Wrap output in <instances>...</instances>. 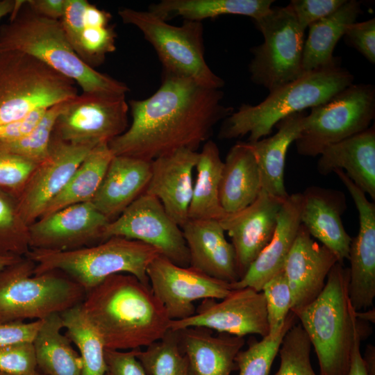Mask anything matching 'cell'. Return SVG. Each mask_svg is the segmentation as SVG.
<instances>
[{
    "instance_id": "21",
    "label": "cell",
    "mask_w": 375,
    "mask_h": 375,
    "mask_svg": "<svg viewBox=\"0 0 375 375\" xmlns=\"http://www.w3.org/2000/svg\"><path fill=\"white\" fill-rule=\"evenodd\" d=\"M198 153L181 149L151 161V176L144 192L157 198L181 228L189 219Z\"/></svg>"
},
{
    "instance_id": "50",
    "label": "cell",
    "mask_w": 375,
    "mask_h": 375,
    "mask_svg": "<svg viewBox=\"0 0 375 375\" xmlns=\"http://www.w3.org/2000/svg\"><path fill=\"white\" fill-rule=\"evenodd\" d=\"M66 0H28V7L35 14L50 19L60 20Z\"/></svg>"
},
{
    "instance_id": "1",
    "label": "cell",
    "mask_w": 375,
    "mask_h": 375,
    "mask_svg": "<svg viewBox=\"0 0 375 375\" xmlns=\"http://www.w3.org/2000/svg\"><path fill=\"white\" fill-rule=\"evenodd\" d=\"M223 97L220 90L164 72L153 94L129 101L132 122L109 147L114 156L148 161L181 149L197 151L233 112L222 103Z\"/></svg>"
},
{
    "instance_id": "49",
    "label": "cell",
    "mask_w": 375,
    "mask_h": 375,
    "mask_svg": "<svg viewBox=\"0 0 375 375\" xmlns=\"http://www.w3.org/2000/svg\"><path fill=\"white\" fill-rule=\"evenodd\" d=\"M47 109H37L24 118L0 126V142L12 141L28 135L39 124Z\"/></svg>"
},
{
    "instance_id": "24",
    "label": "cell",
    "mask_w": 375,
    "mask_h": 375,
    "mask_svg": "<svg viewBox=\"0 0 375 375\" xmlns=\"http://www.w3.org/2000/svg\"><path fill=\"white\" fill-rule=\"evenodd\" d=\"M302 201V193L288 195L279 212L270 242L251 264L244 276L231 284L232 290L251 288L261 292L263 285L283 270L301 224Z\"/></svg>"
},
{
    "instance_id": "52",
    "label": "cell",
    "mask_w": 375,
    "mask_h": 375,
    "mask_svg": "<svg viewBox=\"0 0 375 375\" xmlns=\"http://www.w3.org/2000/svg\"><path fill=\"white\" fill-rule=\"evenodd\" d=\"M368 375H375V349L372 344L366 347L364 356H362Z\"/></svg>"
},
{
    "instance_id": "51",
    "label": "cell",
    "mask_w": 375,
    "mask_h": 375,
    "mask_svg": "<svg viewBox=\"0 0 375 375\" xmlns=\"http://www.w3.org/2000/svg\"><path fill=\"white\" fill-rule=\"evenodd\" d=\"M360 330L357 320L351 355L350 367L347 375H368L360 353V341L362 337Z\"/></svg>"
},
{
    "instance_id": "20",
    "label": "cell",
    "mask_w": 375,
    "mask_h": 375,
    "mask_svg": "<svg viewBox=\"0 0 375 375\" xmlns=\"http://www.w3.org/2000/svg\"><path fill=\"white\" fill-rule=\"evenodd\" d=\"M337 262L335 255L316 242L301 224L283 268L292 294V312L317 297L329 272Z\"/></svg>"
},
{
    "instance_id": "14",
    "label": "cell",
    "mask_w": 375,
    "mask_h": 375,
    "mask_svg": "<svg viewBox=\"0 0 375 375\" xmlns=\"http://www.w3.org/2000/svg\"><path fill=\"white\" fill-rule=\"evenodd\" d=\"M150 287L164 306L171 321L188 318L196 312L194 303L200 299H222L231 284L210 277L189 266L173 263L161 254L147 270Z\"/></svg>"
},
{
    "instance_id": "55",
    "label": "cell",
    "mask_w": 375,
    "mask_h": 375,
    "mask_svg": "<svg viewBox=\"0 0 375 375\" xmlns=\"http://www.w3.org/2000/svg\"><path fill=\"white\" fill-rule=\"evenodd\" d=\"M23 257L12 256H0V271L5 267L17 262Z\"/></svg>"
},
{
    "instance_id": "5",
    "label": "cell",
    "mask_w": 375,
    "mask_h": 375,
    "mask_svg": "<svg viewBox=\"0 0 375 375\" xmlns=\"http://www.w3.org/2000/svg\"><path fill=\"white\" fill-rule=\"evenodd\" d=\"M349 283V267L335 263L317 297L292 312L314 347L319 375H347L350 367L357 319Z\"/></svg>"
},
{
    "instance_id": "34",
    "label": "cell",
    "mask_w": 375,
    "mask_h": 375,
    "mask_svg": "<svg viewBox=\"0 0 375 375\" xmlns=\"http://www.w3.org/2000/svg\"><path fill=\"white\" fill-rule=\"evenodd\" d=\"M113 156L108 143L95 146L62 190L48 204L40 217L73 204L91 201Z\"/></svg>"
},
{
    "instance_id": "8",
    "label": "cell",
    "mask_w": 375,
    "mask_h": 375,
    "mask_svg": "<svg viewBox=\"0 0 375 375\" xmlns=\"http://www.w3.org/2000/svg\"><path fill=\"white\" fill-rule=\"evenodd\" d=\"M77 95L73 81L38 59L19 51H0V126Z\"/></svg>"
},
{
    "instance_id": "40",
    "label": "cell",
    "mask_w": 375,
    "mask_h": 375,
    "mask_svg": "<svg viewBox=\"0 0 375 375\" xmlns=\"http://www.w3.org/2000/svg\"><path fill=\"white\" fill-rule=\"evenodd\" d=\"M311 343L301 326L294 324L279 348L280 366L274 375H317L310 362Z\"/></svg>"
},
{
    "instance_id": "18",
    "label": "cell",
    "mask_w": 375,
    "mask_h": 375,
    "mask_svg": "<svg viewBox=\"0 0 375 375\" xmlns=\"http://www.w3.org/2000/svg\"><path fill=\"white\" fill-rule=\"evenodd\" d=\"M333 172L346 187L358 212L359 230L351 239L349 297L355 311L372 307L375 297V204L344 172Z\"/></svg>"
},
{
    "instance_id": "35",
    "label": "cell",
    "mask_w": 375,
    "mask_h": 375,
    "mask_svg": "<svg viewBox=\"0 0 375 375\" xmlns=\"http://www.w3.org/2000/svg\"><path fill=\"white\" fill-rule=\"evenodd\" d=\"M60 315L65 335L78 349L82 360L81 375H104L106 347L81 303L65 310Z\"/></svg>"
},
{
    "instance_id": "17",
    "label": "cell",
    "mask_w": 375,
    "mask_h": 375,
    "mask_svg": "<svg viewBox=\"0 0 375 375\" xmlns=\"http://www.w3.org/2000/svg\"><path fill=\"white\" fill-rule=\"evenodd\" d=\"M109 222L91 201L67 206L28 226L30 249L66 251L101 242Z\"/></svg>"
},
{
    "instance_id": "23",
    "label": "cell",
    "mask_w": 375,
    "mask_h": 375,
    "mask_svg": "<svg viewBox=\"0 0 375 375\" xmlns=\"http://www.w3.org/2000/svg\"><path fill=\"white\" fill-rule=\"evenodd\" d=\"M181 228L190 267L230 284L240 280L235 249L219 220L188 219Z\"/></svg>"
},
{
    "instance_id": "32",
    "label": "cell",
    "mask_w": 375,
    "mask_h": 375,
    "mask_svg": "<svg viewBox=\"0 0 375 375\" xmlns=\"http://www.w3.org/2000/svg\"><path fill=\"white\" fill-rule=\"evenodd\" d=\"M273 0H162L150 6L149 10L162 19L181 17L185 20L201 22L224 15H237L256 20L267 14Z\"/></svg>"
},
{
    "instance_id": "39",
    "label": "cell",
    "mask_w": 375,
    "mask_h": 375,
    "mask_svg": "<svg viewBox=\"0 0 375 375\" xmlns=\"http://www.w3.org/2000/svg\"><path fill=\"white\" fill-rule=\"evenodd\" d=\"M297 319L290 311L283 328L276 335H268L260 341L249 340L247 349L240 350L235 358L239 375H269L282 340Z\"/></svg>"
},
{
    "instance_id": "10",
    "label": "cell",
    "mask_w": 375,
    "mask_h": 375,
    "mask_svg": "<svg viewBox=\"0 0 375 375\" xmlns=\"http://www.w3.org/2000/svg\"><path fill=\"white\" fill-rule=\"evenodd\" d=\"M264 42L251 49V80L272 92L303 75L302 58L305 31L288 5L272 7L253 20Z\"/></svg>"
},
{
    "instance_id": "16",
    "label": "cell",
    "mask_w": 375,
    "mask_h": 375,
    "mask_svg": "<svg viewBox=\"0 0 375 375\" xmlns=\"http://www.w3.org/2000/svg\"><path fill=\"white\" fill-rule=\"evenodd\" d=\"M97 145L69 143L52 135L47 157L37 165L16 198L20 215L28 226L40 217Z\"/></svg>"
},
{
    "instance_id": "30",
    "label": "cell",
    "mask_w": 375,
    "mask_h": 375,
    "mask_svg": "<svg viewBox=\"0 0 375 375\" xmlns=\"http://www.w3.org/2000/svg\"><path fill=\"white\" fill-rule=\"evenodd\" d=\"M361 12L359 2L346 0L335 12L308 27L302 58L304 72L328 67L339 60L333 56L334 49L347 27L356 22Z\"/></svg>"
},
{
    "instance_id": "46",
    "label": "cell",
    "mask_w": 375,
    "mask_h": 375,
    "mask_svg": "<svg viewBox=\"0 0 375 375\" xmlns=\"http://www.w3.org/2000/svg\"><path fill=\"white\" fill-rule=\"evenodd\" d=\"M346 42L355 48L371 63H375V19L349 25L343 35Z\"/></svg>"
},
{
    "instance_id": "27",
    "label": "cell",
    "mask_w": 375,
    "mask_h": 375,
    "mask_svg": "<svg viewBox=\"0 0 375 375\" xmlns=\"http://www.w3.org/2000/svg\"><path fill=\"white\" fill-rule=\"evenodd\" d=\"M317 171L327 175L340 169L366 194L375 199V126L326 147Z\"/></svg>"
},
{
    "instance_id": "7",
    "label": "cell",
    "mask_w": 375,
    "mask_h": 375,
    "mask_svg": "<svg viewBox=\"0 0 375 375\" xmlns=\"http://www.w3.org/2000/svg\"><path fill=\"white\" fill-rule=\"evenodd\" d=\"M34 268L24 256L0 271V322L42 320L83 302L85 291L67 275Z\"/></svg>"
},
{
    "instance_id": "36",
    "label": "cell",
    "mask_w": 375,
    "mask_h": 375,
    "mask_svg": "<svg viewBox=\"0 0 375 375\" xmlns=\"http://www.w3.org/2000/svg\"><path fill=\"white\" fill-rule=\"evenodd\" d=\"M137 349L136 357L148 375H191L177 331L169 329L160 340Z\"/></svg>"
},
{
    "instance_id": "44",
    "label": "cell",
    "mask_w": 375,
    "mask_h": 375,
    "mask_svg": "<svg viewBox=\"0 0 375 375\" xmlns=\"http://www.w3.org/2000/svg\"><path fill=\"white\" fill-rule=\"evenodd\" d=\"M0 372L12 375H44L38 367L32 342L1 347Z\"/></svg>"
},
{
    "instance_id": "54",
    "label": "cell",
    "mask_w": 375,
    "mask_h": 375,
    "mask_svg": "<svg viewBox=\"0 0 375 375\" xmlns=\"http://www.w3.org/2000/svg\"><path fill=\"white\" fill-rule=\"evenodd\" d=\"M356 317L361 321L374 322V309L368 311H355Z\"/></svg>"
},
{
    "instance_id": "33",
    "label": "cell",
    "mask_w": 375,
    "mask_h": 375,
    "mask_svg": "<svg viewBox=\"0 0 375 375\" xmlns=\"http://www.w3.org/2000/svg\"><path fill=\"white\" fill-rule=\"evenodd\" d=\"M62 329L60 314L51 315L43 319L32 342L38 367L44 375H81V356Z\"/></svg>"
},
{
    "instance_id": "53",
    "label": "cell",
    "mask_w": 375,
    "mask_h": 375,
    "mask_svg": "<svg viewBox=\"0 0 375 375\" xmlns=\"http://www.w3.org/2000/svg\"><path fill=\"white\" fill-rule=\"evenodd\" d=\"M15 1L2 0L0 1V20L8 14H10L15 7Z\"/></svg>"
},
{
    "instance_id": "31",
    "label": "cell",
    "mask_w": 375,
    "mask_h": 375,
    "mask_svg": "<svg viewBox=\"0 0 375 375\" xmlns=\"http://www.w3.org/2000/svg\"><path fill=\"white\" fill-rule=\"evenodd\" d=\"M223 165L217 145L212 140H207L198 153L189 219L220 220L225 216L219 201Z\"/></svg>"
},
{
    "instance_id": "22",
    "label": "cell",
    "mask_w": 375,
    "mask_h": 375,
    "mask_svg": "<svg viewBox=\"0 0 375 375\" xmlns=\"http://www.w3.org/2000/svg\"><path fill=\"white\" fill-rule=\"evenodd\" d=\"M302 195L301 224L335 255L338 262L344 264L348 260L352 239L342 222L347 208L344 194L337 190L310 186Z\"/></svg>"
},
{
    "instance_id": "6",
    "label": "cell",
    "mask_w": 375,
    "mask_h": 375,
    "mask_svg": "<svg viewBox=\"0 0 375 375\" xmlns=\"http://www.w3.org/2000/svg\"><path fill=\"white\" fill-rule=\"evenodd\" d=\"M160 252L140 241L111 237L99 244L55 251L32 249L26 257L35 263L34 274L62 272L85 292L117 274H129L149 285L147 270Z\"/></svg>"
},
{
    "instance_id": "28",
    "label": "cell",
    "mask_w": 375,
    "mask_h": 375,
    "mask_svg": "<svg viewBox=\"0 0 375 375\" xmlns=\"http://www.w3.org/2000/svg\"><path fill=\"white\" fill-rule=\"evenodd\" d=\"M306 117L303 111L288 115L275 125L273 135L247 142L257 160L262 190L283 200L289 195L284 183L286 154L303 128Z\"/></svg>"
},
{
    "instance_id": "43",
    "label": "cell",
    "mask_w": 375,
    "mask_h": 375,
    "mask_svg": "<svg viewBox=\"0 0 375 375\" xmlns=\"http://www.w3.org/2000/svg\"><path fill=\"white\" fill-rule=\"evenodd\" d=\"M37 165L21 156L0 150V188L17 198Z\"/></svg>"
},
{
    "instance_id": "25",
    "label": "cell",
    "mask_w": 375,
    "mask_h": 375,
    "mask_svg": "<svg viewBox=\"0 0 375 375\" xmlns=\"http://www.w3.org/2000/svg\"><path fill=\"white\" fill-rule=\"evenodd\" d=\"M151 161L114 156L91 202L110 222L145 192Z\"/></svg>"
},
{
    "instance_id": "3",
    "label": "cell",
    "mask_w": 375,
    "mask_h": 375,
    "mask_svg": "<svg viewBox=\"0 0 375 375\" xmlns=\"http://www.w3.org/2000/svg\"><path fill=\"white\" fill-rule=\"evenodd\" d=\"M354 77L339 60L328 67L305 72L298 78L269 92L259 103H243L224 119L222 139L248 135L247 142L268 136L275 125L291 114L317 106L353 83Z\"/></svg>"
},
{
    "instance_id": "42",
    "label": "cell",
    "mask_w": 375,
    "mask_h": 375,
    "mask_svg": "<svg viewBox=\"0 0 375 375\" xmlns=\"http://www.w3.org/2000/svg\"><path fill=\"white\" fill-rule=\"evenodd\" d=\"M270 335L283 328L291 311L292 294L283 271L270 278L262 287Z\"/></svg>"
},
{
    "instance_id": "19",
    "label": "cell",
    "mask_w": 375,
    "mask_h": 375,
    "mask_svg": "<svg viewBox=\"0 0 375 375\" xmlns=\"http://www.w3.org/2000/svg\"><path fill=\"white\" fill-rule=\"evenodd\" d=\"M285 200L262 190L249 206L219 220L231 240L240 278L270 242Z\"/></svg>"
},
{
    "instance_id": "47",
    "label": "cell",
    "mask_w": 375,
    "mask_h": 375,
    "mask_svg": "<svg viewBox=\"0 0 375 375\" xmlns=\"http://www.w3.org/2000/svg\"><path fill=\"white\" fill-rule=\"evenodd\" d=\"M136 350L106 349V369L104 375H148L136 357Z\"/></svg>"
},
{
    "instance_id": "4",
    "label": "cell",
    "mask_w": 375,
    "mask_h": 375,
    "mask_svg": "<svg viewBox=\"0 0 375 375\" xmlns=\"http://www.w3.org/2000/svg\"><path fill=\"white\" fill-rule=\"evenodd\" d=\"M19 51L77 83L83 92L126 94L128 86L84 62L69 43L60 20L34 13L26 5L0 26V51Z\"/></svg>"
},
{
    "instance_id": "15",
    "label": "cell",
    "mask_w": 375,
    "mask_h": 375,
    "mask_svg": "<svg viewBox=\"0 0 375 375\" xmlns=\"http://www.w3.org/2000/svg\"><path fill=\"white\" fill-rule=\"evenodd\" d=\"M189 327H203L219 333L244 337L256 334L262 338L269 329L262 292L251 288L232 290L218 302L203 299L192 316L170 322L169 329L178 331Z\"/></svg>"
},
{
    "instance_id": "2",
    "label": "cell",
    "mask_w": 375,
    "mask_h": 375,
    "mask_svg": "<svg viewBox=\"0 0 375 375\" xmlns=\"http://www.w3.org/2000/svg\"><path fill=\"white\" fill-rule=\"evenodd\" d=\"M81 305L108 349H140L169 329L171 320L150 285L129 274L108 277L86 292Z\"/></svg>"
},
{
    "instance_id": "11",
    "label": "cell",
    "mask_w": 375,
    "mask_h": 375,
    "mask_svg": "<svg viewBox=\"0 0 375 375\" xmlns=\"http://www.w3.org/2000/svg\"><path fill=\"white\" fill-rule=\"evenodd\" d=\"M375 117V88L352 83L328 101L311 108L295 140L297 152L319 156L328 146L369 127Z\"/></svg>"
},
{
    "instance_id": "12",
    "label": "cell",
    "mask_w": 375,
    "mask_h": 375,
    "mask_svg": "<svg viewBox=\"0 0 375 375\" xmlns=\"http://www.w3.org/2000/svg\"><path fill=\"white\" fill-rule=\"evenodd\" d=\"M126 94L83 92L58 116L53 136L74 144L109 143L128 128Z\"/></svg>"
},
{
    "instance_id": "26",
    "label": "cell",
    "mask_w": 375,
    "mask_h": 375,
    "mask_svg": "<svg viewBox=\"0 0 375 375\" xmlns=\"http://www.w3.org/2000/svg\"><path fill=\"white\" fill-rule=\"evenodd\" d=\"M203 327L178 330L181 349L191 375H231L237 369L235 358L244 345V337L212 333Z\"/></svg>"
},
{
    "instance_id": "56",
    "label": "cell",
    "mask_w": 375,
    "mask_h": 375,
    "mask_svg": "<svg viewBox=\"0 0 375 375\" xmlns=\"http://www.w3.org/2000/svg\"><path fill=\"white\" fill-rule=\"evenodd\" d=\"M0 375H12V374H7V373L0 372Z\"/></svg>"
},
{
    "instance_id": "37",
    "label": "cell",
    "mask_w": 375,
    "mask_h": 375,
    "mask_svg": "<svg viewBox=\"0 0 375 375\" xmlns=\"http://www.w3.org/2000/svg\"><path fill=\"white\" fill-rule=\"evenodd\" d=\"M69 100L49 108L39 124L28 135L15 140L0 142V150L36 164L41 162L48 154L56 122Z\"/></svg>"
},
{
    "instance_id": "45",
    "label": "cell",
    "mask_w": 375,
    "mask_h": 375,
    "mask_svg": "<svg viewBox=\"0 0 375 375\" xmlns=\"http://www.w3.org/2000/svg\"><path fill=\"white\" fill-rule=\"evenodd\" d=\"M346 0H292V10L300 27L306 29L314 22L335 12Z\"/></svg>"
},
{
    "instance_id": "9",
    "label": "cell",
    "mask_w": 375,
    "mask_h": 375,
    "mask_svg": "<svg viewBox=\"0 0 375 375\" xmlns=\"http://www.w3.org/2000/svg\"><path fill=\"white\" fill-rule=\"evenodd\" d=\"M118 15L124 23L137 27L153 46L165 72L207 88L224 86V80L206 62L201 22L184 20L181 26H174L149 10L128 8H120Z\"/></svg>"
},
{
    "instance_id": "38",
    "label": "cell",
    "mask_w": 375,
    "mask_h": 375,
    "mask_svg": "<svg viewBox=\"0 0 375 375\" xmlns=\"http://www.w3.org/2000/svg\"><path fill=\"white\" fill-rule=\"evenodd\" d=\"M30 251L28 226L16 197L0 188V256L24 257Z\"/></svg>"
},
{
    "instance_id": "29",
    "label": "cell",
    "mask_w": 375,
    "mask_h": 375,
    "mask_svg": "<svg viewBox=\"0 0 375 375\" xmlns=\"http://www.w3.org/2000/svg\"><path fill=\"white\" fill-rule=\"evenodd\" d=\"M262 190L254 153L247 142H240L228 151L222 172L219 201L226 214L240 211L252 203Z\"/></svg>"
},
{
    "instance_id": "48",
    "label": "cell",
    "mask_w": 375,
    "mask_h": 375,
    "mask_svg": "<svg viewBox=\"0 0 375 375\" xmlns=\"http://www.w3.org/2000/svg\"><path fill=\"white\" fill-rule=\"evenodd\" d=\"M42 321L0 322V347L33 342Z\"/></svg>"
},
{
    "instance_id": "13",
    "label": "cell",
    "mask_w": 375,
    "mask_h": 375,
    "mask_svg": "<svg viewBox=\"0 0 375 375\" xmlns=\"http://www.w3.org/2000/svg\"><path fill=\"white\" fill-rule=\"evenodd\" d=\"M122 237L158 249L162 256L181 267L190 266L189 251L182 228L155 197L144 192L106 226L103 241ZM102 241V242H103Z\"/></svg>"
},
{
    "instance_id": "41",
    "label": "cell",
    "mask_w": 375,
    "mask_h": 375,
    "mask_svg": "<svg viewBox=\"0 0 375 375\" xmlns=\"http://www.w3.org/2000/svg\"><path fill=\"white\" fill-rule=\"evenodd\" d=\"M116 38L113 26L88 25L84 17L83 29L72 47L84 62L94 68L104 61L108 53L115 51Z\"/></svg>"
}]
</instances>
